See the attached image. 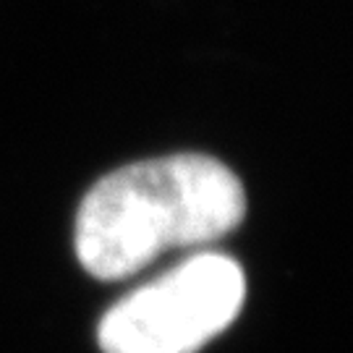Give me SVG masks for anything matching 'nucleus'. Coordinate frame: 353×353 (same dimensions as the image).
Here are the masks:
<instances>
[{"instance_id":"1","label":"nucleus","mask_w":353,"mask_h":353,"mask_svg":"<svg viewBox=\"0 0 353 353\" xmlns=\"http://www.w3.org/2000/svg\"><path fill=\"white\" fill-rule=\"evenodd\" d=\"M236 173L207 154L144 160L100 178L76 214V256L89 275L121 280L170 249L223 239L243 220Z\"/></svg>"},{"instance_id":"2","label":"nucleus","mask_w":353,"mask_h":353,"mask_svg":"<svg viewBox=\"0 0 353 353\" xmlns=\"http://www.w3.org/2000/svg\"><path fill=\"white\" fill-rule=\"evenodd\" d=\"M246 280L239 262L196 254L128 293L102 316L105 353H196L239 316Z\"/></svg>"}]
</instances>
